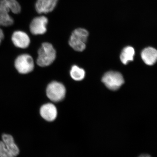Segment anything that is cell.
<instances>
[{
  "instance_id": "15",
  "label": "cell",
  "mask_w": 157,
  "mask_h": 157,
  "mask_svg": "<svg viewBox=\"0 0 157 157\" xmlns=\"http://www.w3.org/2000/svg\"><path fill=\"white\" fill-rule=\"evenodd\" d=\"M12 13L18 14L21 11V6L16 0H4Z\"/></svg>"
},
{
  "instance_id": "8",
  "label": "cell",
  "mask_w": 157,
  "mask_h": 157,
  "mask_svg": "<svg viewBox=\"0 0 157 157\" xmlns=\"http://www.w3.org/2000/svg\"><path fill=\"white\" fill-rule=\"evenodd\" d=\"M11 40L16 47L21 48H27L30 43V39L28 34L21 31L14 32L11 36Z\"/></svg>"
},
{
  "instance_id": "14",
  "label": "cell",
  "mask_w": 157,
  "mask_h": 157,
  "mask_svg": "<svg viewBox=\"0 0 157 157\" xmlns=\"http://www.w3.org/2000/svg\"><path fill=\"white\" fill-rule=\"evenodd\" d=\"M70 73L71 77L76 81L82 80L85 75L84 70L76 66H73L72 67Z\"/></svg>"
},
{
  "instance_id": "3",
  "label": "cell",
  "mask_w": 157,
  "mask_h": 157,
  "mask_svg": "<svg viewBox=\"0 0 157 157\" xmlns=\"http://www.w3.org/2000/svg\"><path fill=\"white\" fill-rule=\"evenodd\" d=\"M66 89L64 86L60 82L53 81L48 85L46 88V95L51 101L59 102L64 98Z\"/></svg>"
},
{
  "instance_id": "5",
  "label": "cell",
  "mask_w": 157,
  "mask_h": 157,
  "mask_svg": "<svg viewBox=\"0 0 157 157\" xmlns=\"http://www.w3.org/2000/svg\"><path fill=\"white\" fill-rule=\"evenodd\" d=\"M14 66L21 74L30 73L34 68L33 59L29 55L24 54L19 56L15 61Z\"/></svg>"
},
{
  "instance_id": "17",
  "label": "cell",
  "mask_w": 157,
  "mask_h": 157,
  "mask_svg": "<svg viewBox=\"0 0 157 157\" xmlns=\"http://www.w3.org/2000/svg\"><path fill=\"white\" fill-rule=\"evenodd\" d=\"M4 39V34L2 30L0 28V44Z\"/></svg>"
},
{
  "instance_id": "18",
  "label": "cell",
  "mask_w": 157,
  "mask_h": 157,
  "mask_svg": "<svg viewBox=\"0 0 157 157\" xmlns=\"http://www.w3.org/2000/svg\"><path fill=\"white\" fill-rule=\"evenodd\" d=\"M151 157L150 155L148 154H142L140 155L139 157Z\"/></svg>"
},
{
  "instance_id": "9",
  "label": "cell",
  "mask_w": 157,
  "mask_h": 157,
  "mask_svg": "<svg viewBox=\"0 0 157 157\" xmlns=\"http://www.w3.org/2000/svg\"><path fill=\"white\" fill-rule=\"evenodd\" d=\"M59 0H37L35 9L39 14H47L52 12L57 5Z\"/></svg>"
},
{
  "instance_id": "1",
  "label": "cell",
  "mask_w": 157,
  "mask_h": 157,
  "mask_svg": "<svg viewBox=\"0 0 157 157\" xmlns=\"http://www.w3.org/2000/svg\"><path fill=\"white\" fill-rule=\"evenodd\" d=\"M56 58V51L53 45L48 42H44L38 51L37 65L41 67H48L53 63Z\"/></svg>"
},
{
  "instance_id": "4",
  "label": "cell",
  "mask_w": 157,
  "mask_h": 157,
  "mask_svg": "<svg viewBox=\"0 0 157 157\" xmlns=\"http://www.w3.org/2000/svg\"><path fill=\"white\" fill-rule=\"evenodd\" d=\"M102 81L107 88L112 90L118 89L124 83L122 75L118 72L113 71L105 73Z\"/></svg>"
},
{
  "instance_id": "6",
  "label": "cell",
  "mask_w": 157,
  "mask_h": 157,
  "mask_svg": "<svg viewBox=\"0 0 157 157\" xmlns=\"http://www.w3.org/2000/svg\"><path fill=\"white\" fill-rule=\"evenodd\" d=\"M48 19L45 16L41 15L35 17L32 20L29 25L31 33L34 35H43L47 31Z\"/></svg>"
},
{
  "instance_id": "12",
  "label": "cell",
  "mask_w": 157,
  "mask_h": 157,
  "mask_svg": "<svg viewBox=\"0 0 157 157\" xmlns=\"http://www.w3.org/2000/svg\"><path fill=\"white\" fill-rule=\"evenodd\" d=\"M142 60L147 65L151 66L154 64L157 59V51L155 48L148 47L144 48L141 52Z\"/></svg>"
},
{
  "instance_id": "7",
  "label": "cell",
  "mask_w": 157,
  "mask_h": 157,
  "mask_svg": "<svg viewBox=\"0 0 157 157\" xmlns=\"http://www.w3.org/2000/svg\"><path fill=\"white\" fill-rule=\"evenodd\" d=\"M2 140L5 144L6 149L13 157H17L20 154V149L15 142L14 137L9 134H3Z\"/></svg>"
},
{
  "instance_id": "10",
  "label": "cell",
  "mask_w": 157,
  "mask_h": 157,
  "mask_svg": "<svg viewBox=\"0 0 157 157\" xmlns=\"http://www.w3.org/2000/svg\"><path fill=\"white\" fill-rule=\"evenodd\" d=\"M10 9L4 0H0V26L9 27L14 24L13 18L9 14Z\"/></svg>"
},
{
  "instance_id": "11",
  "label": "cell",
  "mask_w": 157,
  "mask_h": 157,
  "mask_svg": "<svg viewBox=\"0 0 157 157\" xmlns=\"http://www.w3.org/2000/svg\"><path fill=\"white\" fill-rule=\"evenodd\" d=\"M40 113L42 118L48 122L55 120L57 116L56 107L51 103L42 105L40 109Z\"/></svg>"
},
{
  "instance_id": "2",
  "label": "cell",
  "mask_w": 157,
  "mask_h": 157,
  "mask_svg": "<svg viewBox=\"0 0 157 157\" xmlns=\"http://www.w3.org/2000/svg\"><path fill=\"white\" fill-rule=\"evenodd\" d=\"M89 32L83 28H77L72 32L69 43L70 46L76 51L82 52L85 49Z\"/></svg>"
},
{
  "instance_id": "16",
  "label": "cell",
  "mask_w": 157,
  "mask_h": 157,
  "mask_svg": "<svg viewBox=\"0 0 157 157\" xmlns=\"http://www.w3.org/2000/svg\"><path fill=\"white\" fill-rule=\"evenodd\" d=\"M0 157H13L6 149L2 140H0Z\"/></svg>"
},
{
  "instance_id": "13",
  "label": "cell",
  "mask_w": 157,
  "mask_h": 157,
  "mask_svg": "<svg viewBox=\"0 0 157 157\" xmlns=\"http://www.w3.org/2000/svg\"><path fill=\"white\" fill-rule=\"evenodd\" d=\"M135 54L134 48L131 46H127L123 49L120 56V59L122 63L126 65L129 62L132 61L134 59Z\"/></svg>"
}]
</instances>
